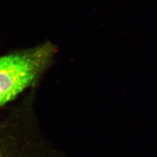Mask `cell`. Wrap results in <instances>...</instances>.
Listing matches in <instances>:
<instances>
[{"mask_svg":"<svg viewBox=\"0 0 157 157\" xmlns=\"http://www.w3.org/2000/svg\"><path fill=\"white\" fill-rule=\"evenodd\" d=\"M57 47L50 41L0 57V109L29 89H34L54 62Z\"/></svg>","mask_w":157,"mask_h":157,"instance_id":"obj_1","label":"cell"},{"mask_svg":"<svg viewBox=\"0 0 157 157\" xmlns=\"http://www.w3.org/2000/svg\"><path fill=\"white\" fill-rule=\"evenodd\" d=\"M32 95L0 112V157H43L45 144L37 129Z\"/></svg>","mask_w":157,"mask_h":157,"instance_id":"obj_2","label":"cell"}]
</instances>
